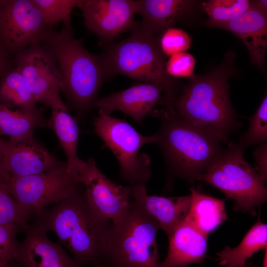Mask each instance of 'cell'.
<instances>
[{
  "instance_id": "obj_31",
  "label": "cell",
  "mask_w": 267,
  "mask_h": 267,
  "mask_svg": "<svg viewBox=\"0 0 267 267\" xmlns=\"http://www.w3.org/2000/svg\"><path fill=\"white\" fill-rule=\"evenodd\" d=\"M21 227L15 224L0 225V260L14 261L20 243L16 239Z\"/></svg>"
},
{
  "instance_id": "obj_14",
  "label": "cell",
  "mask_w": 267,
  "mask_h": 267,
  "mask_svg": "<svg viewBox=\"0 0 267 267\" xmlns=\"http://www.w3.org/2000/svg\"><path fill=\"white\" fill-rule=\"evenodd\" d=\"M1 147L4 180L47 172L64 164L52 155L34 136L17 140L1 138Z\"/></svg>"
},
{
  "instance_id": "obj_12",
  "label": "cell",
  "mask_w": 267,
  "mask_h": 267,
  "mask_svg": "<svg viewBox=\"0 0 267 267\" xmlns=\"http://www.w3.org/2000/svg\"><path fill=\"white\" fill-rule=\"evenodd\" d=\"M76 178L78 183L85 187L89 204L102 218L113 222L128 211L132 201L131 186L117 184L108 178L93 159L85 162Z\"/></svg>"
},
{
  "instance_id": "obj_27",
  "label": "cell",
  "mask_w": 267,
  "mask_h": 267,
  "mask_svg": "<svg viewBox=\"0 0 267 267\" xmlns=\"http://www.w3.org/2000/svg\"><path fill=\"white\" fill-rule=\"evenodd\" d=\"M81 0H33L45 24L50 28L59 23L63 27L73 29L71 15L73 9L79 7Z\"/></svg>"
},
{
  "instance_id": "obj_21",
  "label": "cell",
  "mask_w": 267,
  "mask_h": 267,
  "mask_svg": "<svg viewBox=\"0 0 267 267\" xmlns=\"http://www.w3.org/2000/svg\"><path fill=\"white\" fill-rule=\"evenodd\" d=\"M191 203L185 220L208 235L226 219L225 199H219L190 188Z\"/></svg>"
},
{
  "instance_id": "obj_16",
  "label": "cell",
  "mask_w": 267,
  "mask_h": 267,
  "mask_svg": "<svg viewBox=\"0 0 267 267\" xmlns=\"http://www.w3.org/2000/svg\"><path fill=\"white\" fill-rule=\"evenodd\" d=\"M162 89L154 84L142 83L97 99L94 106L106 115L120 111L131 117L139 124L152 114L160 101Z\"/></svg>"
},
{
  "instance_id": "obj_24",
  "label": "cell",
  "mask_w": 267,
  "mask_h": 267,
  "mask_svg": "<svg viewBox=\"0 0 267 267\" xmlns=\"http://www.w3.org/2000/svg\"><path fill=\"white\" fill-rule=\"evenodd\" d=\"M45 124L41 110H23L0 105V136L17 140L33 136L35 129Z\"/></svg>"
},
{
  "instance_id": "obj_9",
  "label": "cell",
  "mask_w": 267,
  "mask_h": 267,
  "mask_svg": "<svg viewBox=\"0 0 267 267\" xmlns=\"http://www.w3.org/2000/svg\"><path fill=\"white\" fill-rule=\"evenodd\" d=\"M2 184L31 217L39 215L48 205L69 197L80 184L67 171L66 163L47 172L8 178Z\"/></svg>"
},
{
  "instance_id": "obj_38",
  "label": "cell",
  "mask_w": 267,
  "mask_h": 267,
  "mask_svg": "<svg viewBox=\"0 0 267 267\" xmlns=\"http://www.w3.org/2000/svg\"><path fill=\"white\" fill-rule=\"evenodd\" d=\"M0 267H10V263L4 260H0Z\"/></svg>"
},
{
  "instance_id": "obj_15",
  "label": "cell",
  "mask_w": 267,
  "mask_h": 267,
  "mask_svg": "<svg viewBox=\"0 0 267 267\" xmlns=\"http://www.w3.org/2000/svg\"><path fill=\"white\" fill-rule=\"evenodd\" d=\"M24 238L20 243L14 262L22 267H80L59 244L50 240L46 231L36 224L22 228Z\"/></svg>"
},
{
  "instance_id": "obj_19",
  "label": "cell",
  "mask_w": 267,
  "mask_h": 267,
  "mask_svg": "<svg viewBox=\"0 0 267 267\" xmlns=\"http://www.w3.org/2000/svg\"><path fill=\"white\" fill-rule=\"evenodd\" d=\"M238 37L247 48L251 61L264 68L267 47V12L252 5L247 11L222 25Z\"/></svg>"
},
{
  "instance_id": "obj_28",
  "label": "cell",
  "mask_w": 267,
  "mask_h": 267,
  "mask_svg": "<svg viewBox=\"0 0 267 267\" xmlns=\"http://www.w3.org/2000/svg\"><path fill=\"white\" fill-rule=\"evenodd\" d=\"M30 218L0 182V225L15 224L22 229Z\"/></svg>"
},
{
  "instance_id": "obj_20",
  "label": "cell",
  "mask_w": 267,
  "mask_h": 267,
  "mask_svg": "<svg viewBox=\"0 0 267 267\" xmlns=\"http://www.w3.org/2000/svg\"><path fill=\"white\" fill-rule=\"evenodd\" d=\"M136 14L142 17L140 24L156 35L172 27L191 6L185 0H135Z\"/></svg>"
},
{
  "instance_id": "obj_35",
  "label": "cell",
  "mask_w": 267,
  "mask_h": 267,
  "mask_svg": "<svg viewBox=\"0 0 267 267\" xmlns=\"http://www.w3.org/2000/svg\"><path fill=\"white\" fill-rule=\"evenodd\" d=\"M267 0H257L252 1L253 5L259 9L260 10L266 12L267 11Z\"/></svg>"
},
{
  "instance_id": "obj_29",
  "label": "cell",
  "mask_w": 267,
  "mask_h": 267,
  "mask_svg": "<svg viewBox=\"0 0 267 267\" xmlns=\"http://www.w3.org/2000/svg\"><path fill=\"white\" fill-rule=\"evenodd\" d=\"M267 139V97L265 96L258 109L252 117L249 128L238 144L245 148L256 143H263Z\"/></svg>"
},
{
  "instance_id": "obj_3",
  "label": "cell",
  "mask_w": 267,
  "mask_h": 267,
  "mask_svg": "<svg viewBox=\"0 0 267 267\" xmlns=\"http://www.w3.org/2000/svg\"><path fill=\"white\" fill-rule=\"evenodd\" d=\"M54 56L61 74L62 91L77 110L94 106L102 84L111 77L102 54L89 52L83 39L73 37V29H50L42 41Z\"/></svg>"
},
{
  "instance_id": "obj_7",
  "label": "cell",
  "mask_w": 267,
  "mask_h": 267,
  "mask_svg": "<svg viewBox=\"0 0 267 267\" xmlns=\"http://www.w3.org/2000/svg\"><path fill=\"white\" fill-rule=\"evenodd\" d=\"M244 148L230 144L200 177L235 201L234 210L252 216L267 200L266 182L243 157Z\"/></svg>"
},
{
  "instance_id": "obj_2",
  "label": "cell",
  "mask_w": 267,
  "mask_h": 267,
  "mask_svg": "<svg viewBox=\"0 0 267 267\" xmlns=\"http://www.w3.org/2000/svg\"><path fill=\"white\" fill-rule=\"evenodd\" d=\"M229 65L225 63L206 75L190 78L166 111L225 142L238 126L228 95Z\"/></svg>"
},
{
  "instance_id": "obj_33",
  "label": "cell",
  "mask_w": 267,
  "mask_h": 267,
  "mask_svg": "<svg viewBox=\"0 0 267 267\" xmlns=\"http://www.w3.org/2000/svg\"><path fill=\"white\" fill-rule=\"evenodd\" d=\"M267 144L263 143L260 144L254 152L256 161V166L255 169L266 181H267Z\"/></svg>"
},
{
  "instance_id": "obj_41",
  "label": "cell",
  "mask_w": 267,
  "mask_h": 267,
  "mask_svg": "<svg viewBox=\"0 0 267 267\" xmlns=\"http://www.w3.org/2000/svg\"><path fill=\"white\" fill-rule=\"evenodd\" d=\"M1 103L0 102V105Z\"/></svg>"
},
{
  "instance_id": "obj_1",
  "label": "cell",
  "mask_w": 267,
  "mask_h": 267,
  "mask_svg": "<svg viewBox=\"0 0 267 267\" xmlns=\"http://www.w3.org/2000/svg\"><path fill=\"white\" fill-rule=\"evenodd\" d=\"M55 204L34 216V224L54 232L80 267H98L111 222L93 211L78 188Z\"/></svg>"
},
{
  "instance_id": "obj_32",
  "label": "cell",
  "mask_w": 267,
  "mask_h": 267,
  "mask_svg": "<svg viewBox=\"0 0 267 267\" xmlns=\"http://www.w3.org/2000/svg\"><path fill=\"white\" fill-rule=\"evenodd\" d=\"M195 60L190 54L183 52L171 56L165 64L167 74L170 77H188L193 75Z\"/></svg>"
},
{
  "instance_id": "obj_11",
  "label": "cell",
  "mask_w": 267,
  "mask_h": 267,
  "mask_svg": "<svg viewBox=\"0 0 267 267\" xmlns=\"http://www.w3.org/2000/svg\"><path fill=\"white\" fill-rule=\"evenodd\" d=\"M50 29L33 0H0V41L14 56L42 42Z\"/></svg>"
},
{
  "instance_id": "obj_8",
  "label": "cell",
  "mask_w": 267,
  "mask_h": 267,
  "mask_svg": "<svg viewBox=\"0 0 267 267\" xmlns=\"http://www.w3.org/2000/svg\"><path fill=\"white\" fill-rule=\"evenodd\" d=\"M95 134L116 157L120 167V178L134 185L145 184L151 176L150 158L140 152L145 144L153 143V135H143L124 119L106 115L98 110L93 120Z\"/></svg>"
},
{
  "instance_id": "obj_6",
  "label": "cell",
  "mask_w": 267,
  "mask_h": 267,
  "mask_svg": "<svg viewBox=\"0 0 267 267\" xmlns=\"http://www.w3.org/2000/svg\"><path fill=\"white\" fill-rule=\"evenodd\" d=\"M130 36L109 45L102 54L110 75H121L160 86L167 105L175 97L174 84L167 74L166 61L157 36L135 22Z\"/></svg>"
},
{
  "instance_id": "obj_34",
  "label": "cell",
  "mask_w": 267,
  "mask_h": 267,
  "mask_svg": "<svg viewBox=\"0 0 267 267\" xmlns=\"http://www.w3.org/2000/svg\"><path fill=\"white\" fill-rule=\"evenodd\" d=\"M9 53V52L0 41V77L7 70Z\"/></svg>"
},
{
  "instance_id": "obj_17",
  "label": "cell",
  "mask_w": 267,
  "mask_h": 267,
  "mask_svg": "<svg viewBox=\"0 0 267 267\" xmlns=\"http://www.w3.org/2000/svg\"><path fill=\"white\" fill-rule=\"evenodd\" d=\"M130 186L133 200L157 222L169 239L188 215L190 194L173 197L151 195L147 193L145 184Z\"/></svg>"
},
{
  "instance_id": "obj_4",
  "label": "cell",
  "mask_w": 267,
  "mask_h": 267,
  "mask_svg": "<svg viewBox=\"0 0 267 267\" xmlns=\"http://www.w3.org/2000/svg\"><path fill=\"white\" fill-rule=\"evenodd\" d=\"M152 114L162 121L160 130L152 135L153 144L160 147L169 175L189 182L199 180L223 150L222 142L165 110L154 111Z\"/></svg>"
},
{
  "instance_id": "obj_36",
  "label": "cell",
  "mask_w": 267,
  "mask_h": 267,
  "mask_svg": "<svg viewBox=\"0 0 267 267\" xmlns=\"http://www.w3.org/2000/svg\"><path fill=\"white\" fill-rule=\"evenodd\" d=\"M3 154L1 147V138L0 137V182L2 183L4 176L2 168Z\"/></svg>"
},
{
  "instance_id": "obj_26",
  "label": "cell",
  "mask_w": 267,
  "mask_h": 267,
  "mask_svg": "<svg viewBox=\"0 0 267 267\" xmlns=\"http://www.w3.org/2000/svg\"><path fill=\"white\" fill-rule=\"evenodd\" d=\"M251 6L252 1L248 0H210L202 3L209 16V24L217 27L242 14Z\"/></svg>"
},
{
  "instance_id": "obj_10",
  "label": "cell",
  "mask_w": 267,
  "mask_h": 267,
  "mask_svg": "<svg viewBox=\"0 0 267 267\" xmlns=\"http://www.w3.org/2000/svg\"><path fill=\"white\" fill-rule=\"evenodd\" d=\"M13 61L36 102L52 110L67 109L59 94L61 74L54 56L43 42L17 53Z\"/></svg>"
},
{
  "instance_id": "obj_13",
  "label": "cell",
  "mask_w": 267,
  "mask_h": 267,
  "mask_svg": "<svg viewBox=\"0 0 267 267\" xmlns=\"http://www.w3.org/2000/svg\"><path fill=\"white\" fill-rule=\"evenodd\" d=\"M86 27L103 42H110L131 30L136 14L135 0H81Z\"/></svg>"
},
{
  "instance_id": "obj_22",
  "label": "cell",
  "mask_w": 267,
  "mask_h": 267,
  "mask_svg": "<svg viewBox=\"0 0 267 267\" xmlns=\"http://www.w3.org/2000/svg\"><path fill=\"white\" fill-rule=\"evenodd\" d=\"M47 125L55 133L66 154L67 171L76 178L79 170L85 162L77 155L79 132L76 122L68 109L52 110Z\"/></svg>"
},
{
  "instance_id": "obj_18",
  "label": "cell",
  "mask_w": 267,
  "mask_h": 267,
  "mask_svg": "<svg viewBox=\"0 0 267 267\" xmlns=\"http://www.w3.org/2000/svg\"><path fill=\"white\" fill-rule=\"evenodd\" d=\"M168 239V252L159 267H185L202 263L208 257V235L185 219Z\"/></svg>"
},
{
  "instance_id": "obj_37",
  "label": "cell",
  "mask_w": 267,
  "mask_h": 267,
  "mask_svg": "<svg viewBox=\"0 0 267 267\" xmlns=\"http://www.w3.org/2000/svg\"><path fill=\"white\" fill-rule=\"evenodd\" d=\"M262 267H267V249L264 250Z\"/></svg>"
},
{
  "instance_id": "obj_5",
  "label": "cell",
  "mask_w": 267,
  "mask_h": 267,
  "mask_svg": "<svg viewBox=\"0 0 267 267\" xmlns=\"http://www.w3.org/2000/svg\"><path fill=\"white\" fill-rule=\"evenodd\" d=\"M160 229L132 199L125 214L107 229L98 267H159Z\"/></svg>"
},
{
  "instance_id": "obj_23",
  "label": "cell",
  "mask_w": 267,
  "mask_h": 267,
  "mask_svg": "<svg viewBox=\"0 0 267 267\" xmlns=\"http://www.w3.org/2000/svg\"><path fill=\"white\" fill-rule=\"evenodd\" d=\"M256 222L236 247L226 246L217 253L219 264L226 267H243L247 260L257 252L267 249V225L261 220L260 211Z\"/></svg>"
},
{
  "instance_id": "obj_39",
  "label": "cell",
  "mask_w": 267,
  "mask_h": 267,
  "mask_svg": "<svg viewBox=\"0 0 267 267\" xmlns=\"http://www.w3.org/2000/svg\"><path fill=\"white\" fill-rule=\"evenodd\" d=\"M10 267H22L14 261L10 262Z\"/></svg>"
},
{
  "instance_id": "obj_30",
  "label": "cell",
  "mask_w": 267,
  "mask_h": 267,
  "mask_svg": "<svg viewBox=\"0 0 267 267\" xmlns=\"http://www.w3.org/2000/svg\"><path fill=\"white\" fill-rule=\"evenodd\" d=\"M159 44L163 54L171 56L187 50L190 46L191 39L183 30L171 27L162 33Z\"/></svg>"
},
{
  "instance_id": "obj_25",
  "label": "cell",
  "mask_w": 267,
  "mask_h": 267,
  "mask_svg": "<svg viewBox=\"0 0 267 267\" xmlns=\"http://www.w3.org/2000/svg\"><path fill=\"white\" fill-rule=\"evenodd\" d=\"M0 101L1 104L23 110L36 109V101L29 90L19 70L14 66L1 76Z\"/></svg>"
},
{
  "instance_id": "obj_40",
  "label": "cell",
  "mask_w": 267,
  "mask_h": 267,
  "mask_svg": "<svg viewBox=\"0 0 267 267\" xmlns=\"http://www.w3.org/2000/svg\"><path fill=\"white\" fill-rule=\"evenodd\" d=\"M243 267H253V266L250 263L247 262L246 265Z\"/></svg>"
}]
</instances>
